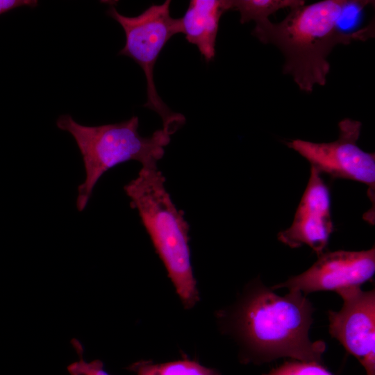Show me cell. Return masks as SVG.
<instances>
[{
	"mask_svg": "<svg viewBox=\"0 0 375 375\" xmlns=\"http://www.w3.org/2000/svg\"><path fill=\"white\" fill-rule=\"evenodd\" d=\"M313 312L311 302L301 292L281 296L255 279L216 317L222 331L238 344L243 362L289 358L322 363L326 343L309 337Z\"/></svg>",
	"mask_w": 375,
	"mask_h": 375,
	"instance_id": "cell-1",
	"label": "cell"
},
{
	"mask_svg": "<svg viewBox=\"0 0 375 375\" xmlns=\"http://www.w3.org/2000/svg\"><path fill=\"white\" fill-rule=\"evenodd\" d=\"M346 3L323 0L292 7L278 23L269 19L256 23L251 34L263 44L276 46L285 57L283 74L290 75L301 90L311 92L315 85L326 83L327 57L333 47L355 40L338 26Z\"/></svg>",
	"mask_w": 375,
	"mask_h": 375,
	"instance_id": "cell-2",
	"label": "cell"
},
{
	"mask_svg": "<svg viewBox=\"0 0 375 375\" xmlns=\"http://www.w3.org/2000/svg\"><path fill=\"white\" fill-rule=\"evenodd\" d=\"M157 166L142 167L124 187L131 206L137 210L153 247L163 262L183 307L199 301L191 264L189 225L173 202Z\"/></svg>",
	"mask_w": 375,
	"mask_h": 375,
	"instance_id": "cell-3",
	"label": "cell"
},
{
	"mask_svg": "<svg viewBox=\"0 0 375 375\" xmlns=\"http://www.w3.org/2000/svg\"><path fill=\"white\" fill-rule=\"evenodd\" d=\"M56 126L72 135L83 158L85 178L78 187L76 199V208L80 212L87 206L105 172L129 160L138 161L142 167L157 166L172 135L163 128L149 136L141 135L137 116L119 123L85 126L66 114L58 118Z\"/></svg>",
	"mask_w": 375,
	"mask_h": 375,
	"instance_id": "cell-4",
	"label": "cell"
},
{
	"mask_svg": "<svg viewBox=\"0 0 375 375\" xmlns=\"http://www.w3.org/2000/svg\"><path fill=\"white\" fill-rule=\"evenodd\" d=\"M171 1L160 5L152 4L136 17L120 14L114 6L106 13L117 21L125 33L126 42L119 55L128 56L143 70L147 80V100L143 105L157 112L162 121V128L172 135L185 122V117L174 112L161 99L153 79V70L160 51L171 39L183 33L181 18L170 15Z\"/></svg>",
	"mask_w": 375,
	"mask_h": 375,
	"instance_id": "cell-5",
	"label": "cell"
},
{
	"mask_svg": "<svg viewBox=\"0 0 375 375\" xmlns=\"http://www.w3.org/2000/svg\"><path fill=\"white\" fill-rule=\"evenodd\" d=\"M362 124L344 119L338 124V138L331 142H313L293 140L287 146L296 151L320 174L333 178L348 179L368 187L367 195L372 208L364 215L365 221L374 224L375 154L362 150L357 144Z\"/></svg>",
	"mask_w": 375,
	"mask_h": 375,
	"instance_id": "cell-6",
	"label": "cell"
},
{
	"mask_svg": "<svg viewBox=\"0 0 375 375\" xmlns=\"http://www.w3.org/2000/svg\"><path fill=\"white\" fill-rule=\"evenodd\" d=\"M343 304L338 311L329 310L328 331L365 369L375 375V291L360 287L336 292Z\"/></svg>",
	"mask_w": 375,
	"mask_h": 375,
	"instance_id": "cell-7",
	"label": "cell"
},
{
	"mask_svg": "<svg viewBox=\"0 0 375 375\" xmlns=\"http://www.w3.org/2000/svg\"><path fill=\"white\" fill-rule=\"evenodd\" d=\"M375 272L374 246L363 251H325L304 272L289 278L272 289L287 288L304 295L319 291H335L360 287Z\"/></svg>",
	"mask_w": 375,
	"mask_h": 375,
	"instance_id": "cell-8",
	"label": "cell"
},
{
	"mask_svg": "<svg viewBox=\"0 0 375 375\" xmlns=\"http://www.w3.org/2000/svg\"><path fill=\"white\" fill-rule=\"evenodd\" d=\"M333 231L329 188L321 174L310 167L293 222L278 233V240L293 249L308 245L318 257L325 252Z\"/></svg>",
	"mask_w": 375,
	"mask_h": 375,
	"instance_id": "cell-9",
	"label": "cell"
},
{
	"mask_svg": "<svg viewBox=\"0 0 375 375\" xmlns=\"http://www.w3.org/2000/svg\"><path fill=\"white\" fill-rule=\"evenodd\" d=\"M229 10L230 0H191L181 18L186 40L197 46L206 62L215 58L219 19Z\"/></svg>",
	"mask_w": 375,
	"mask_h": 375,
	"instance_id": "cell-10",
	"label": "cell"
},
{
	"mask_svg": "<svg viewBox=\"0 0 375 375\" xmlns=\"http://www.w3.org/2000/svg\"><path fill=\"white\" fill-rule=\"evenodd\" d=\"M127 369L136 375H220L217 369L188 358L163 363L140 360L133 363Z\"/></svg>",
	"mask_w": 375,
	"mask_h": 375,
	"instance_id": "cell-11",
	"label": "cell"
},
{
	"mask_svg": "<svg viewBox=\"0 0 375 375\" xmlns=\"http://www.w3.org/2000/svg\"><path fill=\"white\" fill-rule=\"evenodd\" d=\"M231 10L240 14V23L265 21L277 10L305 4L302 0H230Z\"/></svg>",
	"mask_w": 375,
	"mask_h": 375,
	"instance_id": "cell-12",
	"label": "cell"
},
{
	"mask_svg": "<svg viewBox=\"0 0 375 375\" xmlns=\"http://www.w3.org/2000/svg\"><path fill=\"white\" fill-rule=\"evenodd\" d=\"M262 375H333L321 362L290 360Z\"/></svg>",
	"mask_w": 375,
	"mask_h": 375,
	"instance_id": "cell-13",
	"label": "cell"
},
{
	"mask_svg": "<svg viewBox=\"0 0 375 375\" xmlns=\"http://www.w3.org/2000/svg\"><path fill=\"white\" fill-rule=\"evenodd\" d=\"M72 343L79 356L78 361L81 367L88 375H110L103 368V363L99 360H94L90 362H85L83 358V348L81 343L76 340L73 339Z\"/></svg>",
	"mask_w": 375,
	"mask_h": 375,
	"instance_id": "cell-14",
	"label": "cell"
},
{
	"mask_svg": "<svg viewBox=\"0 0 375 375\" xmlns=\"http://www.w3.org/2000/svg\"><path fill=\"white\" fill-rule=\"evenodd\" d=\"M38 4L37 0H0V15L19 7L35 8Z\"/></svg>",
	"mask_w": 375,
	"mask_h": 375,
	"instance_id": "cell-15",
	"label": "cell"
},
{
	"mask_svg": "<svg viewBox=\"0 0 375 375\" xmlns=\"http://www.w3.org/2000/svg\"><path fill=\"white\" fill-rule=\"evenodd\" d=\"M70 375H88L80 366L78 362H74L67 367Z\"/></svg>",
	"mask_w": 375,
	"mask_h": 375,
	"instance_id": "cell-16",
	"label": "cell"
}]
</instances>
